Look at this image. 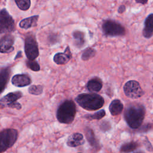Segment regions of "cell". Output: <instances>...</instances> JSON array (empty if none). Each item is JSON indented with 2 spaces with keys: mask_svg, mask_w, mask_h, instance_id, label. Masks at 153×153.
Returning <instances> with one entry per match:
<instances>
[{
  "mask_svg": "<svg viewBox=\"0 0 153 153\" xmlns=\"http://www.w3.org/2000/svg\"><path fill=\"white\" fill-rule=\"evenodd\" d=\"M124 109V105L120 99L113 100L109 106V111L112 116H117L121 114Z\"/></svg>",
  "mask_w": 153,
  "mask_h": 153,
  "instance_id": "obj_17",
  "label": "cell"
},
{
  "mask_svg": "<svg viewBox=\"0 0 153 153\" xmlns=\"http://www.w3.org/2000/svg\"><path fill=\"white\" fill-rule=\"evenodd\" d=\"M18 131L14 128H5L0 133V152H5L11 148L17 140Z\"/></svg>",
  "mask_w": 153,
  "mask_h": 153,
  "instance_id": "obj_5",
  "label": "cell"
},
{
  "mask_svg": "<svg viewBox=\"0 0 153 153\" xmlns=\"http://www.w3.org/2000/svg\"><path fill=\"white\" fill-rule=\"evenodd\" d=\"M135 2L136 3L140 4L142 5H145V4H146L148 2V1L147 0H144V1H143V0H136Z\"/></svg>",
  "mask_w": 153,
  "mask_h": 153,
  "instance_id": "obj_32",
  "label": "cell"
},
{
  "mask_svg": "<svg viewBox=\"0 0 153 153\" xmlns=\"http://www.w3.org/2000/svg\"><path fill=\"white\" fill-rule=\"evenodd\" d=\"M18 8L22 11H27L30 7L31 2L30 0H15Z\"/></svg>",
  "mask_w": 153,
  "mask_h": 153,
  "instance_id": "obj_24",
  "label": "cell"
},
{
  "mask_svg": "<svg viewBox=\"0 0 153 153\" xmlns=\"http://www.w3.org/2000/svg\"><path fill=\"white\" fill-rule=\"evenodd\" d=\"M153 128V124L151 123H146L144 125H142L137 130L139 133H146L151 130Z\"/></svg>",
  "mask_w": 153,
  "mask_h": 153,
  "instance_id": "obj_29",
  "label": "cell"
},
{
  "mask_svg": "<svg viewBox=\"0 0 153 153\" xmlns=\"http://www.w3.org/2000/svg\"><path fill=\"white\" fill-rule=\"evenodd\" d=\"M11 71V68L9 66L1 67L0 69V91L2 93L9 81Z\"/></svg>",
  "mask_w": 153,
  "mask_h": 153,
  "instance_id": "obj_15",
  "label": "cell"
},
{
  "mask_svg": "<svg viewBox=\"0 0 153 153\" xmlns=\"http://www.w3.org/2000/svg\"><path fill=\"white\" fill-rule=\"evenodd\" d=\"M22 96L23 93L20 91L8 93L0 99L1 108L8 107L20 110L22 109V105L19 102H17V100L20 99Z\"/></svg>",
  "mask_w": 153,
  "mask_h": 153,
  "instance_id": "obj_9",
  "label": "cell"
},
{
  "mask_svg": "<svg viewBox=\"0 0 153 153\" xmlns=\"http://www.w3.org/2000/svg\"><path fill=\"white\" fill-rule=\"evenodd\" d=\"M86 86L88 90L91 92H99L102 88L103 83L100 78L96 76L90 79Z\"/></svg>",
  "mask_w": 153,
  "mask_h": 153,
  "instance_id": "obj_18",
  "label": "cell"
},
{
  "mask_svg": "<svg viewBox=\"0 0 153 153\" xmlns=\"http://www.w3.org/2000/svg\"><path fill=\"white\" fill-rule=\"evenodd\" d=\"M72 36L74 41V45L78 48H81L85 44V34L83 32L76 30L73 32Z\"/></svg>",
  "mask_w": 153,
  "mask_h": 153,
  "instance_id": "obj_20",
  "label": "cell"
},
{
  "mask_svg": "<svg viewBox=\"0 0 153 153\" xmlns=\"http://www.w3.org/2000/svg\"><path fill=\"white\" fill-rule=\"evenodd\" d=\"M125 95L128 98L137 99L145 94V91L140 86V83L136 80H129L127 81L123 87Z\"/></svg>",
  "mask_w": 153,
  "mask_h": 153,
  "instance_id": "obj_7",
  "label": "cell"
},
{
  "mask_svg": "<svg viewBox=\"0 0 153 153\" xmlns=\"http://www.w3.org/2000/svg\"><path fill=\"white\" fill-rule=\"evenodd\" d=\"M102 30L105 35L111 37L124 36L126 33L124 26L120 23L111 19L103 21Z\"/></svg>",
  "mask_w": 153,
  "mask_h": 153,
  "instance_id": "obj_4",
  "label": "cell"
},
{
  "mask_svg": "<svg viewBox=\"0 0 153 153\" xmlns=\"http://www.w3.org/2000/svg\"><path fill=\"white\" fill-rule=\"evenodd\" d=\"M60 40V36L56 33H51L48 36V43L51 45L55 44L57 43Z\"/></svg>",
  "mask_w": 153,
  "mask_h": 153,
  "instance_id": "obj_27",
  "label": "cell"
},
{
  "mask_svg": "<svg viewBox=\"0 0 153 153\" xmlns=\"http://www.w3.org/2000/svg\"><path fill=\"white\" fill-rule=\"evenodd\" d=\"M145 115V106L143 104L134 103L126 107L124 113V118L130 128L137 130L142 126Z\"/></svg>",
  "mask_w": 153,
  "mask_h": 153,
  "instance_id": "obj_1",
  "label": "cell"
},
{
  "mask_svg": "<svg viewBox=\"0 0 153 153\" xmlns=\"http://www.w3.org/2000/svg\"><path fill=\"white\" fill-rule=\"evenodd\" d=\"M39 19L38 15H35L27 17L22 20L19 23V26L21 28L27 29L30 27H35L37 26V22Z\"/></svg>",
  "mask_w": 153,
  "mask_h": 153,
  "instance_id": "obj_19",
  "label": "cell"
},
{
  "mask_svg": "<svg viewBox=\"0 0 153 153\" xmlns=\"http://www.w3.org/2000/svg\"><path fill=\"white\" fill-rule=\"evenodd\" d=\"M100 130L103 132H106L109 131L111 128V123L108 121H103L100 126H99Z\"/></svg>",
  "mask_w": 153,
  "mask_h": 153,
  "instance_id": "obj_28",
  "label": "cell"
},
{
  "mask_svg": "<svg viewBox=\"0 0 153 153\" xmlns=\"http://www.w3.org/2000/svg\"><path fill=\"white\" fill-rule=\"evenodd\" d=\"M85 143L83 135L80 133H74L69 136L66 144L69 147H77Z\"/></svg>",
  "mask_w": 153,
  "mask_h": 153,
  "instance_id": "obj_16",
  "label": "cell"
},
{
  "mask_svg": "<svg viewBox=\"0 0 153 153\" xmlns=\"http://www.w3.org/2000/svg\"><path fill=\"white\" fill-rule=\"evenodd\" d=\"M84 133L86 139L90 145L96 150H99L101 148L99 140L95 136L93 130L88 127H86L84 129Z\"/></svg>",
  "mask_w": 153,
  "mask_h": 153,
  "instance_id": "obj_14",
  "label": "cell"
},
{
  "mask_svg": "<svg viewBox=\"0 0 153 153\" xmlns=\"http://www.w3.org/2000/svg\"><path fill=\"white\" fill-rule=\"evenodd\" d=\"M126 7L124 5H121L118 8V13L120 14H123L126 11Z\"/></svg>",
  "mask_w": 153,
  "mask_h": 153,
  "instance_id": "obj_31",
  "label": "cell"
},
{
  "mask_svg": "<svg viewBox=\"0 0 153 153\" xmlns=\"http://www.w3.org/2000/svg\"><path fill=\"white\" fill-rule=\"evenodd\" d=\"M133 153H145V152H144V151H143L139 150V151H135V152H133Z\"/></svg>",
  "mask_w": 153,
  "mask_h": 153,
  "instance_id": "obj_34",
  "label": "cell"
},
{
  "mask_svg": "<svg viewBox=\"0 0 153 153\" xmlns=\"http://www.w3.org/2000/svg\"><path fill=\"white\" fill-rule=\"evenodd\" d=\"M75 100L81 108L87 111L99 109L105 103L103 97L94 93L79 94L76 97Z\"/></svg>",
  "mask_w": 153,
  "mask_h": 153,
  "instance_id": "obj_2",
  "label": "cell"
},
{
  "mask_svg": "<svg viewBox=\"0 0 153 153\" xmlns=\"http://www.w3.org/2000/svg\"><path fill=\"white\" fill-rule=\"evenodd\" d=\"M25 53L27 59L30 60H35L39 56L38 43L33 33H28L25 36Z\"/></svg>",
  "mask_w": 153,
  "mask_h": 153,
  "instance_id": "obj_6",
  "label": "cell"
},
{
  "mask_svg": "<svg viewBox=\"0 0 153 153\" xmlns=\"http://www.w3.org/2000/svg\"><path fill=\"white\" fill-rule=\"evenodd\" d=\"M32 82V79L27 74H22L14 75L11 79V83L14 86L23 87L29 85Z\"/></svg>",
  "mask_w": 153,
  "mask_h": 153,
  "instance_id": "obj_12",
  "label": "cell"
},
{
  "mask_svg": "<svg viewBox=\"0 0 153 153\" xmlns=\"http://www.w3.org/2000/svg\"><path fill=\"white\" fill-rule=\"evenodd\" d=\"M43 91V86L42 85H32L28 88V92L32 95H39Z\"/></svg>",
  "mask_w": 153,
  "mask_h": 153,
  "instance_id": "obj_25",
  "label": "cell"
},
{
  "mask_svg": "<svg viewBox=\"0 0 153 153\" xmlns=\"http://www.w3.org/2000/svg\"><path fill=\"white\" fill-rule=\"evenodd\" d=\"M139 146H140V143L138 142L132 140V141L123 143L121 146L120 151L121 152L128 153V152H130L135 151Z\"/></svg>",
  "mask_w": 153,
  "mask_h": 153,
  "instance_id": "obj_21",
  "label": "cell"
},
{
  "mask_svg": "<svg viewBox=\"0 0 153 153\" xmlns=\"http://www.w3.org/2000/svg\"><path fill=\"white\" fill-rule=\"evenodd\" d=\"M14 37L11 33L5 34L1 38L0 47L1 53H11L14 50Z\"/></svg>",
  "mask_w": 153,
  "mask_h": 153,
  "instance_id": "obj_10",
  "label": "cell"
},
{
  "mask_svg": "<svg viewBox=\"0 0 153 153\" xmlns=\"http://www.w3.org/2000/svg\"><path fill=\"white\" fill-rule=\"evenodd\" d=\"M26 65L28 68H29L30 70L35 72H38L40 71V66L39 63L35 60H26Z\"/></svg>",
  "mask_w": 153,
  "mask_h": 153,
  "instance_id": "obj_26",
  "label": "cell"
},
{
  "mask_svg": "<svg viewBox=\"0 0 153 153\" xmlns=\"http://www.w3.org/2000/svg\"><path fill=\"white\" fill-rule=\"evenodd\" d=\"M106 115V112L104 109H101L93 114H85L84 116V118H86L88 120H99L103 118Z\"/></svg>",
  "mask_w": 153,
  "mask_h": 153,
  "instance_id": "obj_22",
  "label": "cell"
},
{
  "mask_svg": "<svg viewBox=\"0 0 153 153\" xmlns=\"http://www.w3.org/2000/svg\"><path fill=\"white\" fill-rule=\"evenodd\" d=\"M72 57V54L69 46H67L63 53H57L53 57V61L57 65L66 64Z\"/></svg>",
  "mask_w": 153,
  "mask_h": 153,
  "instance_id": "obj_13",
  "label": "cell"
},
{
  "mask_svg": "<svg viewBox=\"0 0 153 153\" xmlns=\"http://www.w3.org/2000/svg\"><path fill=\"white\" fill-rule=\"evenodd\" d=\"M96 53V51L95 49L91 47H88L84 50L81 54V59L84 61L88 60L91 58H93Z\"/></svg>",
  "mask_w": 153,
  "mask_h": 153,
  "instance_id": "obj_23",
  "label": "cell"
},
{
  "mask_svg": "<svg viewBox=\"0 0 153 153\" xmlns=\"http://www.w3.org/2000/svg\"><path fill=\"white\" fill-rule=\"evenodd\" d=\"M144 144H145V146L146 149L148 151H149V152L153 151V146H152L151 143L149 142V140H148V139L146 137H145V140L144 141Z\"/></svg>",
  "mask_w": 153,
  "mask_h": 153,
  "instance_id": "obj_30",
  "label": "cell"
},
{
  "mask_svg": "<svg viewBox=\"0 0 153 153\" xmlns=\"http://www.w3.org/2000/svg\"><path fill=\"white\" fill-rule=\"evenodd\" d=\"M22 57V51H19L17 53L16 56H15L14 60H16L17 59L20 58V57Z\"/></svg>",
  "mask_w": 153,
  "mask_h": 153,
  "instance_id": "obj_33",
  "label": "cell"
},
{
  "mask_svg": "<svg viewBox=\"0 0 153 153\" xmlns=\"http://www.w3.org/2000/svg\"><path fill=\"white\" fill-rule=\"evenodd\" d=\"M76 108L75 102L72 100H65L58 106L56 118L60 123L69 124L72 123L75 117Z\"/></svg>",
  "mask_w": 153,
  "mask_h": 153,
  "instance_id": "obj_3",
  "label": "cell"
},
{
  "mask_svg": "<svg viewBox=\"0 0 153 153\" xmlns=\"http://www.w3.org/2000/svg\"><path fill=\"white\" fill-rule=\"evenodd\" d=\"M78 153H81V152H78Z\"/></svg>",
  "mask_w": 153,
  "mask_h": 153,
  "instance_id": "obj_35",
  "label": "cell"
},
{
  "mask_svg": "<svg viewBox=\"0 0 153 153\" xmlns=\"http://www.w3.org/2000/svg\"><path fill=\"white\" fill-rule=\"evenodd\" d=\"M15 30L14 20L5 8H2L0 12V33L7 34Z\"/></svg>",
  "mask_w": 153,
  "mask_h": 153,
  "instance_id": "obj_8",
  "label": "cell"
},
{
  "mask_svg": "<svg viewBox=\"0 0 153 153\" xmlns=\"http://www.w3.org/2000/svg\"><path fill=\"white\" fill-rule=\"evenodd\" d=\"M142 33L146 39H150L153 36V13L149 14L145 18Z\"/></svg>",
  "mask_w": 153,
  "mask_h": 153,
  "instance_id": "obj_11",
  "label": "cell"
}]
</instances>
